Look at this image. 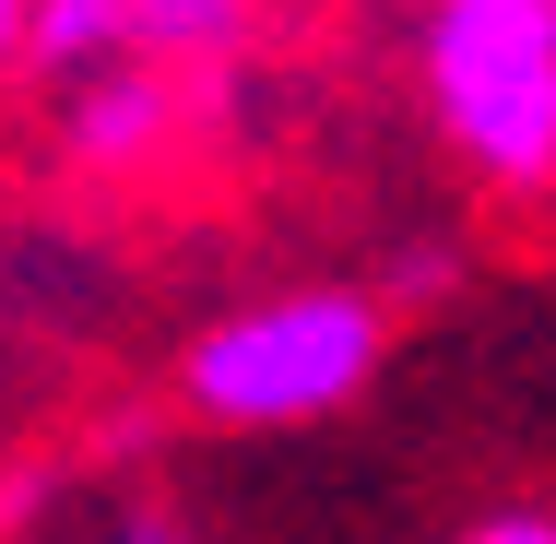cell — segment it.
<instances>
[{
    "mask_svg": "<svg viewBox=\"0 0 556 544\" xmlns=\"http://www.w3.org/2000/svg\"><path fill=\"white\" fill-rule=\"evenodd\" d=\"M391 355V308L355 296V284H285V296H249L225 320L190 331L178 355V403L202 427L237 438H285V427H320L343 415Z\"/></svg>",
    "mask_w": 556,
    "mask_h": 544,
    "instance_id": "1",
    "label": "cell"
},
{
    "mask_svg": "<svg viewBox=\"0 0 556 544\" xmlns=\"http://www.w3.org/2000/svg\"><path fill=\"white\" fill-rule=\"evenodd\" d=\"M118 48H130V24H118V0H24V72L60 96V84H84V72H108Z\"/></svg>",
    "mask_w": 556,
    "mask_h": 544,
    "instance_id": "4",
    "label": "cell"
},
{
    "mask_svg": "<svg viewBox=\"0 0 556 544\" xmlns=\"http://www.w3.org/2000/svg\"><path fill=\"white\" fill-rule=\"evenodd\" d=\"M130 544H178V533H166V521H130Z\"/></svg>",
    "mask_w": 556,
    "mask_h": 544,
    "instance_id": "8",
    "label": "cell"
},
{
    "mask_svg": "<svg viewBox=\"0 0 556 544\" xmlns=\"http://www.w3.org/2000/svg\"><path fill=\"white\" fill-rule=\"evenodd\" d=\"M178 72L166 60H142V48H118L108 72H84V84H60V166L72 178H154L166 154H178Z\"/></svg>",
    "mask_w": 556,
    "mask_h": 544,
    "instance_id": "3",
    "label": "cell"
},
{
    "mask_svg": "<svg viewBox=\"0 0 556 544\" xmlns=\"http://www.w3.org/2000/svg\"><path fill=\"white\" fill-rule=\"evenodd\" d=\"M427 118L509 202L556 190V0H427Z\"/></svg>",
    "mask_w": 556,
    "mask_h": 544,
    "instance_id": "2",
    "label": "cell"
},
{
    "mask_svg": "<svg viewBox=\"0 0 556 544\" xmlns=\"http://www.w3.org/2000/svg\"><path fill=\"white\" fill-rule=\"evenodd\" d=\"M118 24H130V48H142V60L202 72V60H225V48L249 36V0H118Z\"/></svg>",
    "mask_w": 556,
    "mask_h": 544,
    "instance_id": "5",
    "label": "cell"
},
{
    "mask_svg": "<svg viewBox=\"0 0 556 544\" xmlns=\"http://www.w3.org/2000/svg\"><path fill=\"white\" fill-rule=\"evenodd\" d=\"M462 544H556V509H485Z\"/></svg>",
    "mask_w": 556,
    "mask_h": 544,
    "instance_id": "6",
    "label": "cell"
},
{
    "mask_svg": "<svg viewBox=\"0 0 556 544\" xmlns=\"http://www.w3.org/2000/svg\"><path fill=\"white\" fill-rule=\"evenodd\" d=\"M24 72V0H0V84Z\"/></svg>",
    "mask_w": 556,
    "mask_h": 544,
    "instance_id": "7",
    "label": "cell"
}]
</instances>
